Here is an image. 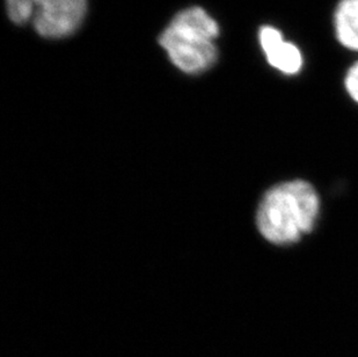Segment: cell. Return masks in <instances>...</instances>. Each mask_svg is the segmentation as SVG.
I'll return each mask as SVG.
<instances>
[{"mask_svg":"<svg viewBox=\"0 0 358 357\" xmlns=\"http://www.w3.org/2000/svg\"><path fill=\"white\" fill-rule=\"evenodd\" d=\"M260 43L268 63L285 74H297L303 64L301 51L292 43L285 42L280 31L273 27L260 31Z\"/></svg>","mask_w":358,"mask_h":357,"instance_id":"277c9868","label":"cell"},{"mask_svg":"<svg viewBox=\"0 0 358 357\" xmlns=\"http://www.w3.org/2000/svg\"><path fill=\"white\" fill-rule=\"evenodd\" d=\"M345 88L350 97L358 102V63L349 70L345 77Z\"/></svg>","mask_w":358,"mask_h":357,"instance_id":"8992f818","label":"cell"},{"mask_svg":"<svg viewBox=\"0 0 358 357\" xmlns=\"http://www.w3.org/2000/svg\"><path fill=\"white\" fill-rule=\"evenodd\" d=\"M319 213V197L308 182L296 180L271 188L257 210L261 234L273 244L297 241L315 226Z\"/></svg>","mask_w":358,"mask_h":357,"instance_id":"6da1fadb","label":"cell"},{"mask_svg":"<svg viewBox=\"0 0 358 357\" xmlns=\"http://www.w3.org/2000/svg\"><path fill=\"white\" fill-rule=\"evenodd\" d=\"M335 29L341 44L358 51V0H342L335 13Z\"/></svg>","mask_w":358,"mask_h":357,"instance_id":"5b68a950","label":"cell"},{"mask_svg":"<svg viewBox=\"0 0 358 357\" xmlns=\"http://www.w3.org/2000/svg\"><path fill=\"white\" fill-rule=\"evenodd\" d=\"M8 17L17 24H31L38 34L58 38L80 26L86 0H6Z\"/></svg>","mask_w":358,"mask_h":357,"instance_id":"3957f363","label":"cell"},{"mask_svg":"<svg viewBox=\"0 0 358 357\" xmlns=\"http://www.w3.org/2000/svg\"><path fill=\"white\" fill-rule=\"evenodd\" d=\"M218 33V24L206 10L192 7L180 12L171 21L159 42L180 70L199 74L216 62L215 40Z\"/></svg>","mask_w":358,"mask_h":357,"instance_id":"7a4b0ae2","label":"cell"}]
</instances>
